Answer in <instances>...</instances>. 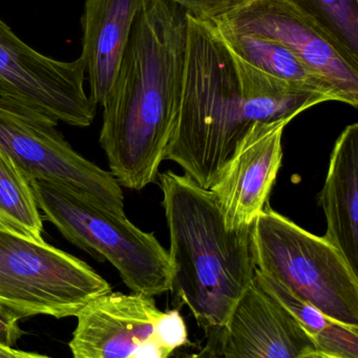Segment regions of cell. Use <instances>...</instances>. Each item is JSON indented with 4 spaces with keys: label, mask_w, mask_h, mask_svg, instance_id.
<instances>
[{
    "label": "cell",
    "mask_w": 358,
    "mask_h": 358,
    "mask_svg": "<svg viewBox=\"0 0 358 358\" xmlns=\"http://www.w3.org/2000/svg\"><path fill=\"white\" fill-rule=\"evenodd\" d=\"M187 22L182 102L164 161L209 189L252 124L294 120L319 96L235 57L210 21L187 14Z\"/></svg>",
    "instance_id": "cell-1"
},
{
    "label": "cell",
    "mask_w": 358,
    "mask_h": 358,
    "mask_svg": "<svg viewBox=\"0 0 358 358\" xmlns=\"http://www.w3.org/2000/svg\"><path fill=\"white\" fill-rule=\"evenodd\" d=\"M187 36L186 10L170 0H149L135 19L99 138L121 187L141 191L157 182L178 124Z\"/></svg>",
    "instance_id": "cell-2"
},
{
    "label": "cell",
    "mask_w": 358,
    "mask_h": 358,
    "mask_svg": "<svg viewBox=\"0 0 358 358\" xmlns=\"http://www.w3.org/2000/svg\"><path fill=\"white\" fill-rule=\"evenodd\" d=\"M170 231L172 290L208 334L226 327L256 273L252 229L230 231L210 189L172 171L158 174Z\"/></svg>",
    "instance_id": "cell-3"
},
{
    "label": "cell",
    "mask_w": 358,
    "mask_h": 358,
    "mask_svg": "<svg viewBox=\"0 0 358 358\" xmlns=\"http://www.w3.org/2000/svg\"><path fill=\"white\" fill-rule=\"evenodd\" d=\"M254 265L338 323L358 329V273L325 237L268 206L252 229Z\"/></svg>",
    "instance_id": "cell-4"
},
{
    "label": "cell",
    "mask_w": 358,
    "mask_h": 358,
    "mask_svg": "<svg viewBox=\"0 0 358 358\" xmlns=\"http://www.w3.org/2000/svg\"><path fill=\"white\" fill-rule=\"evenodd\" d=\"M38 208L63 237L97 260L109 261L134 294L159 296L172 288V263L153 233L125 214L44 181L31 182Z\"/></svg>",
    "instance_id": "cell-5"
},
{
    "label": "cell",
    "mask_w": 358,
    "mask_h": 358,
    "mask_svg": "<svg viewBox=\"0 0 358 358\" xmlns=\"http://www.w3.org/2000/svg\"><path fill=\"white\" fill-rule=\"evenodd\" d=\"M111 292L84 261L0 225V303L21 319L77 317Z\"/></svg>",
    "instance_id": "cell-6"
},
{
    "label": "cell",
    "mask_w": 358,
    "mask_h": 358,
    "mask_svg": "<svg viewBox=\"0 0 358 358\" xmlns=\"http://www.w3.org/2000/svg\"><path fill=\"white\" fill-rule=\"evenodd\" d=\"M0 148L29 182L44 181L124 213L121 185L109 171L78 155L57 123L0 98Z\"/></svg>",
    "instance_id": "cell-7"
},
{
    "label": "cell",
    "mask_w": 358,
    "mask_h": 358,
    "mask_svg": "<svg viewBox=\"0 0 358 358\" xmlns=\"http://www.w3.org/2000/svg\"><path fill=\"white\" fill-rule=\"evenodd\" d=\"M73 358H170L188 343L179 310L163 313L151 296L109 292L77 315Z\"/></svg>",
    "instance_id": "cell-8"
},
{
    "label": "cell",
    "mask_w": 358,
    "mask_h": 358,
    "mask_svg": "<svg viewBox=\"0 0 358 358\" xmlns=\"http://www.w3.org/2000/svg\"><path fill=\"white\" fill-rule=\"evenodd\" d=\"M85 66L40 54L0 19V98L75 127H88L97 106L84 90Z\"/></svg>",
    "instance_id": "cell-9"
},
{
    "label": "cell",
    "mask_w": 358,
    "mask_h": 358,
    "mask_svg": "<svg viewBox=\"0 0 358 358\" xmlns=\"http://www.w3.org/2000/svg\"><path fill=\"white\" fill-rule=\"evenodd\" d=\"M209 21L235 33L277 42L331 88L336 102L357 108L358 69L319 27L284 0H233Z\"/></svg>",
    "instance_id": "cell-10"
},
{
    "label": "cell",
    "mask_w": 358,
    "mask_h": 358,
    "mask_svg": "<svg viewBox=\"0 0 358 358\" xmlns=\"http://www.w3.org/2000/svg\"><path fill=\"white\" fill-rule=\"evenodd\" d=\"M291 121L252 124L209 187L227 229L237 231L254 224L268 203L283 161L284 130Z\"/></svg>",
    "instance_id": "cell-11"
},
{
    "label": "cell",
    "mask_w": 358,
    "mask_h": 358,
    "mask_svg": "<svg viewBox=\"0 0 358 358\" xmlns=\"http://www.w3.org/2000/svg\"><path fill=\"white\" fill-rule=\"evenodd\" d=\"M212 336L220 341L225 358H300L308 349L317 348L296 319L254 279L226 327Z\"/></svg>",
    "instance_id": "cell-12"
},
{
    "label": "cell",
    "mask_w": 358,
    "mask_h": 358,
    "mask_svg": "<svg viewBox=\"0 0 358 358\" xmlns=\"http://www.w3.org/2000/svg\"><path fill=\"white\" fill-rule=\"evenodd\" d=\"M149 0H85L81 59L90 99L104 104L113 86L138 13Z\"/></svg>",
    "instance_id": "cell-13"
},
{
    "label": "cell",
    "mask_w": 358,
    "mask_h": 358,
    "mask_svg": "<svg viewBox=\"0 0 358 358\" xmlns=\"http://www.w3.org/2000/svg\"><path fill=\"white\" fill-rule=\"evenodd\" d=\"M319 204L327 220L324 237L340 250L358 273L357 123L347 126L336 140Z\"/></svg>",
    "instance_id": "cell-14"
},
{
    "label": "cell",
    "mask_w": 358,
    "mask_h": 358,
    "mask_svg": "<svg viewBox=\"0 0 358 358\" xmlns=\"http://www.w3.org/2000/svg\"><path fill=\"white\" fill-rule=\"evenodd\" d=\"M212 23L228 50L250 66L296 87L317 92L328 96L330 101H336L331 88L323 80L313 75L281 44L260 36L235 33Z\"/></svg>",
    "instance_id": "cell-15"
},
{
    "label": "cell",
    "mask_w": 358,
    "mask_h": 358,
    "mask_svg": "<svg viewBox=\"0 0 358 358\" xmlns=\"http://www.w3.org/2000/svg\"><path fill=\"white\" fill-rule=\"evenodd\" d=\"M254 281L282 305L312 338L319 350L345 358H358V329L330 319L273 278L256 268Z\"/></svg>",
    "instance_id": "cell-16"
},
{
    "label": "cell",
    "mask_w": 358,
    "mask_h": 358,
    "mask_svg": "<svg viewBox=\"0 0 358 358\" xmlns=\"http://www.w3.org/2000/svg\"><path fill=\"white\" fill-rule=\"evenodd\" d=\"M39 210L31 182L0 148V225L44 242Z\"/></svg>",
    "instance_id": "cell-17"
},
{
    "label": "cell",
    "mask_w": 358,
    "mask_h": 358,
    "mask_svg": "<svg viewBox=\"0 0 358 358\" xmlns=\"http://www.w3.org/2000/svg\"><path fill=\"white\" fill-rule=\"evenodd\" d=\"M319 27L358 69V0H284Z\"/></svg>",
    "instance_id": "cell-18"
},
{
    "label": "cell",
    "mask_w": 358,
    "mask_h": 358,
    "mask_svg": "<svg viewBox=\"0 0 358 358\" xmlns=\"http://www.w3.org/2000/svg\"><path fill=\"white\" fill-rule=\"evenodd\" d=\"M186 10L187 14L210 20L224 13L233 0H170Z\"/></svg>",
    "instance_id": "cell-19"
},
{
    "label": "cell",
    "mask_w": 358,
    "mask_h": 358,
    "mask_svg": "<svg viewBox=\"0 0 358 358\" xmlns=\"http://www.w3.org/2000/svg\"><path fill=\"white\" fill-rule=\"evenodd\" d=\"M21 317L14 311L0 303V345L13 348L22 336L19 326Z\"/></svg>",
    "instance_id": "cell-20"
},
{
    "label": "cell",
    "mask_w": 358,
    "mask_h": 358,
    "mask_svg": "<svg viewBox=\"0 0 358 358\" xmlns=\"http://www.w3.org/2000/svg\"><path fill=\"white\" fill-rule=\"evenodd\" d=\"M185 358H225L221 351L220 341L216 336H209L207 345L199 352Z\"/></svg>",
    "instance_id": "cell-21"
},
{
    "label": "cell",
    "mask_w": 358,
    "mask_h": 358,
    "mask_svg": "<svg viewBox=\"0 0 358 358\" xmlns=\"http://www.w3.org/2000/svg\"><path fill=\"white\" fill-rule=\"evenodd\" d=\"M300 358H345L317 348L308 349L301 355Z\"/></svg>",
    "instance_id": "cell-22"
},
{
    "label": "cell",
    "mask_w": 358,
    "mask_h": 358,
    "mask_svg": "<svg viewBox=\"0 0 358 358\" xmlns=\"http://www.w3.org/2000/svg\"><path fill=\"white\" fill-rule=\"evenodd\" d=\"M0 358H19V357L14 349L6 348L0 345Z\"/></svg>",
    "instance_id": "cell-23"
},
{
    "label": "cell",
    "mask_w": 358,
    "mask_h": 358,
    "mask_svg": "<svg viewBox=\"0 0 358 358\" xmlns=\"http://www.w3.org/2000/svg\"><path fill=\"white\" fill-rule=\"evenodd\" d=\"M15 351H16L17 355H18L19 358H50L46 357V355H36V353L23 352V351L18 350Z\"/></svg>",
    "instance_id": "cell-24"
}]
</instances>
